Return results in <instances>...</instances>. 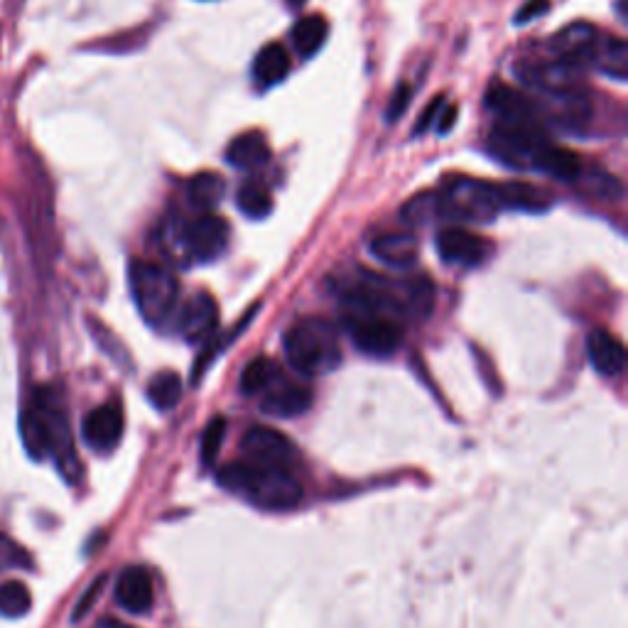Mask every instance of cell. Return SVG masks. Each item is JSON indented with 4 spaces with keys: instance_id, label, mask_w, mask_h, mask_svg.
Wrapping results in <instances>:
<instances>
[{
    "instance_id": "obj_1",
    "label": "cell",
    "mask_w": 628,
    "mask_h": 628,
    "mask_svg": "<svg viewBox=\"0 0 628 628\" xmlns=\"http://www.w3.org/2000/svg\"><path fill=\"white\" fill-rule=\"evenodd\" d=\"M20 437L35 462L52 459L67 479L77 476L79 459L74 452L69 415L62 395L54 388L45 386L32 393L30 403L20 415Z\"/></svg>"
},
{
    "instance_id": "obj_2",
    "label": "cell",
    "mask_w": 628,
    "mask_h": 628,
    "mask_svg": "<svg viewBox=\"0 0 628 628\" xmlns=\"http://www.w3.org/2000/svg\"><path fill=\"white\" fill-rule=\"evenodd\" d=\"M216 479L229 494L241 496L263 511H290L302 501L300 481L288 469L268 467L251 459L224 464Z\"/></svg>"
},
{
    "instance_id": "obj_3",
    "label": "cell",
    "mask_w": 628,
    "mask_h": 628,
    "mask_svg": "<svg viewBox=\"0 0 628 628\" xmlns=\"http://www.w3.org/2000/svg\"><path fill=\"white\" fill-rule=\"evenodd\" d=\"M288 364L302 376H324L341 364V346L334 324L327 319H305L285 334Z\"/></svg>"
},
{
    "instance_id": "obj_4",
    "label": "cell",
    "mask_w": 628,
    "mask_h": 628,
    "mask_svg": "<svg viewBox=\"0 0 628 628\" xmlns=\"http://www.w3.org/2000/svg\"><path fill=\"white\" fill-rule=\"evenodd\" d=\"M128 280H131L133 300L138 305V312L143 319L153 327L167 322L172 310L180 297V283L175 275L167 268L155 263L133 261L131 270H128Z\"/></svg>"
},
{
    "instance_id": "obj_5",
    "label": "cell",
    "mask_w": 628,
    "mask_h": 628,
    "mask_svg": "<svg viewBox=\"0 0 628 628\" xmlns=\"http://www.w3.org/2000/svg\"><path fill=\"white\" fill-rule=\"evenodd\" d=\"M437 194H440L445 219L484 224V221H494L501 211L498 184L474 180V177H452Z\"/></svg>"
},
{
    "instance_id": "obj_6",
    "label": "cell",
    "mask_w": 628,
    "mask_h": 628,
    "mask_svg": "<svg viewBox=\"0 0 628 628\" xmlns=\"http://www.w3.org/2000/svg\"><path fill=\"white\" fill-rule=\"evenodd\" d=\"M344 319L356 349L364 351L368 356H376V359H386V356L395 354L400 341H403L400 324L393 317H386V314L351 312L344 314Z\"/></svg>"
},
{
    "instance_id": "obj_7",
    "label": "cell",
    "mask_w": 628,
    "mask_h": 628,
    "mask_svg": "<svg viewBox=\"0 0 628 628\" xmlns=\"http://www.w3.org/2000/svg\"><path fill=\"white\" fill-rule=\"evenodd\" d=\"M229 238L231 231L226 219L216 214H202L184 226L180 243L189 261L211 263L224 256L226 248H229Z\"/></svg>"
},
{
    "instance_id": "obj_8",
    "label": "cell",
    "mask_w": 628,
    "mask_h": 628,
    "mask_svg": "<svg viewBox=\"0 0 628 628\" xmlns=\"http://www.w3.org/2000/svg\"><path fill=\"white\" fill-rule=\"evenodd\" d=\"M548 140L543 133L533 126H498L494 128L489 138V148L494 157H498L506 165L516 167V170H535V160L543 145Z\"/></svg>"
},
{
    "instance_id": "obj_9",
    "label": "cell",
    "mask_w": 628,
    "mask_h": 628,
    "mask_svg": "<svg viewBox=\"0 0 628 628\" xmlns=\"http://www.w3.org/2000/svg\"><path fill=\"white\" fill-rule=\"evenodd\" d=\"M243 454L246 459L258 464H268V467L278 469H292L297 459V449L283 432L273 430V427L256 425L243 435Z\"/></svg>"
},
{
    "instance_id": "obj_10",
    "label": "cell",
    "mask_w": 628,
    "mask_h": 628,
    "mask_svg": "<svg viewBox=\"0 0 628 628\" xmlns=\"http://www.w3.org/2000/svg\"><path fill=\"white\" fill-rule=\"evenodd\" d=\"M123 408L118 403H104L91 410L81 422V437L94 452L108 454L113 452L123 440Z\"/></svg>"
},
{
    "instance_id": "obj_11",
    "label": "cell",
    "mask_w": 628,
    "mask_h": 628,
    "mask_svg": "<svg viewBox=\"0 0 628 628\" xmlns=\"http://www.w3.org/2000/svg\"><path fill=\"white\" fill-rule=\"evenodd\" d=\"M219 327V307L207 290L189 297L177 314V334L189 344H202Z\"/></svg>"
},
{
    "instance_id": "obj_12",
    "label": "cell",
    "mask_w": 628,
    "mask_h": 628,
    "mask_svg": "<svg viewBox=\"0 0 628 628\" xmlns=\"http://www.w3.org/2000/svg\"><path fill=\"white\" fill-rule=\"evenodd\" d=\"M437 251L442 261L452 265H464V268H476L489 258L491 243L486 238L467 229L449 226L437 234Z\"/></svg>"
},
{
    "instance_id": "obj_13",
    "label": "cell",
    "mask_w": 628,
    "mask_h": 628,
    "mask_svg": "<svg viewBox=\"0 0 628 628\" xmlns=\"http://www.w3.org/2000/svg\"><path fill=\"white\" fill-rule=\"evenodd\" d=\"M261 395V410L270 418H300L312 405L310 388L292 383L288 378L280 376V373Z\"/></svg>"
},
{
    "instance_id": "obj_14",
    "label": "cell",
    "mask_w": 628,
    "mask_h": 628,
    "mask_svg": "<svg viewBox=\"0 0 628 628\" xmlns=\"http://www.w3.org/2000/svg\"><path fill=\"white\" fill-rule=\"evenodd\" d=\"M116 602L128 614H148L155 604V584L145 567H126L116 582Z\"/></svg>"
},
{
    "instance_id": "obj_15",
    "label": "cell",
    "mask_w": 628,
    "mask_h": 628,
    "mask_svg": "<svg viewBox=\"0 0 628 628\" xmlns=\"http://www.w3.org/2000/svg\"><path fill=\"white\" fill-rule=\"evenodd\" d=\"M486 106L489 111H494L501 118V126H533V104H530L528 96L523 91L511 89L508 84H496L489 86L486 91Z\"/></svg>"
},
{
    "instance_id": "obj_16",
    "label": "cell",
    "mask_w": 628,
    "mask_h": 628,
    "mask_svg": "<svg viewBox=\"0 0 628 628\" xmlns=\"http://www.w3.org/2000/svg\"><path fill=\"white\" fill-rule=\"evenodd\" d=\"M597 30L587 23H575L567 25L552 37L550 47L552 52L560 57V62L572 64V67H579V64L589 62V54H592L594 42H597Z\"/></svg>"
},
{
    "instance_id": "obj_17",
    "label": "cell",
    "mask_w": 628,
    "mask_h": 628,
    "mask_svg": "<svg viewBox=\"0 0 628 628\" xmlns=\"http://www.w3.org/2000/svg\"><path fill=\"white\" fill-rule=\"evenodd\" d=\"M587 356L592 361L594 371L602 376H619L626 366V349L614 334L604 332V329H594L587 337Z\"/></svg>"
},
{
    "instance_id": "obj_18",
    "label": "cell",
    "mask_w": 628,
    "mask_h": 628,
    "mask_svg": "<svg viewBox=\"0 0 628 628\" xmlns=\"http://www.w3.org/2000/svg\"><path fill=\"white\" fill-rule=\"evenodd\" d=\"M371 253L376 261L391 268H408L418 258V238L408 231H386L373 238Z\"/></svg>"
},
{
    "instance_id": "obj_19",
    "label": "cell",
    "mask_w": 628,
    "mask_h": 628,
    "mask_svg": "<svg viewBox=\"0 0 628 628\" xmlns=\"http://www.w3.org/2000/svg\"><path fill=\"white\" fill-rule=\"evenodd\" d=\"M498 199H501V209L523 211V214H543L552 207L550 192L525 182L498 184Z\"/></svg>"
},
{
    "instance_id": "obj_20",
    "label": "cell",
    "mask_w": 628,
    "mask_h": 628,
    "mask_svg": "<svg viewBox=\"0 0 628 628\" xmlns=\"http://www.w3.org/2000/svg\"><path fill=\"white\" fill-rule=\"evenodd\" d=\"M226 160H229V165L238 167V170H258V167H263L270 160L268 140H265L261 131H246L236 135L229 143V150H226Z\"/></svg>"
},
{
    "instance_id": "obj_21",
    "label": "cell",
    "mask_w": 628,
    "mask_h": 628,
    "mask_svg": "<svg viewBox=\"0 0 628 628\" xmlns=\"http://www.w3.org/2000/svg\"><path fill=\"white\" fill-rule=\"evenodd\" d=\"M535 170L545 172V175L555 177V180L575 182L582 177V162H579V157L572 150L545 143L543 150L538 153V160H535Z\"/></svg>"
},
{
    "instance_id": "obj_22",
    "label": "cell",
    "mask_w": 628,
    "mask_h": 628,
    "mask_svg": "<svg viewBox=\"0 0 628 628\" xmlns=\"http://www.w3.org/2000/svg\"><path fill=\"white\" fill-rule=\"evenodd\" d=\"M589 62L597 64V67L609 74V77L626 81L628 45L624 40H619V37H597L592 54H589Z\"/></svg>"
},
{
    "instance_id": "obj_23",
    "label": "cell",
    "mask_w": 628,
    "mask_h": 628,
    "mask_svg": "<svg viewBox=\"0 0 628 628\" xmlns=\"http://www.w3.org/2000/svg\"><path fill=\"white\" fill-rule=\"evenodd\" d=\"M290 74V54L278 42L265 45L258 57L253 59V77L261 86L280 84Z\"/></svg>"
},
{
    "instance_id": "obj_24",
    "label": "cell",
    "mask_w": 628,
    "mask_h": 628,
    "mask_svg": "<svg viewBox=\"0 0 628 628\" xmlns=\"http://www.w3.org/2000/svg\"><path fill=\"white\" fill-rule=\"evenodd\" d=\"M290 37L300 57L305 59L314 57V54L322 50L324 42H327L329 37L327 18H324V15H305V18H300L292 25Z\"/></svg>"
},
{
    "instance_id": "obj_25",
    "label": "cell",
    "mask_w": 628,
    "mask_h": 628,
    "mask_svg": "<svg viewBox=\"0 0 628 628\" xmlns=\"http://www.w3.org/2000/svg\"><path fill=\"white\" fill-rule=\"evenodd\" d=\"M224 189L226 184L216 172H199L197 177H192L187 187L189 204L197 211H202V214H211L224 199Z\"/></svg>"
},
{
    "instance_id": "obj_26",
    "label": "cell",
    "mask_w": 628,
    "mask_h": 628,
    "mask_svg": "<svg viewBox=\"0 0 628 628\" xmlns=\"http://www.w3.org/2000/svg\"><path fill=\"white\" fill-rule=\"evenodd\" d=\"M182 398V378L175 371H160L157 376L150 378L148 383V400L153 403V408L167 410L175 408Z\"/></svg>"
},
{
    "instance_id": "obj_27",
    "label": "cell",
    "mask_w": 628,
    "mask_h": 628,
    "mask_svg": "<svg viewBox=\"0 0 628 628\" xmlns=\"http://www.w3.org/2000/svg\"><path fill=\"white\" fill-rule=\"evenodd\" d=\"M278 373V366L273 361L265 359V356H258V359L248 361L246 368H243L238 388H241L243 395H261L278 378Z\"/></svg>"
},
{
    "instance_id": "obj_28",
    "label": "cell",
    "mask_w": 628,
    "mask_h": 628,
    "mask_svg": "<svg viewBox=\"0 0 628 628\" xmlns=\"http://www.w3.org/2000/svg\"><path fill=\"white\" fill-rule=\"evenodd\" d=\"M236 202H238V209L243 211V216H248V219H253V221H261L265 219V216H270V211H273V197H270V192L263 187V184H256V182L243 184L236 194Z\"/></svg>"
},
{
    "instance_id": "obj_29",
    "label": "cell",
    "mask_w": 628,
    "mask_h": 628,
    "mask_svg": "<svg viewBox=\"0 0 628 628\" xmlns=\"http://www.w3.org/2000/svg\"><path fill=\"white\" fill-rule=\"evenodd\" d=\"M403 219L410 226H427L437 219H445L442 216V204L440 194L437 192H422L418 197L410 199L403 207Z\"/></svg>"
},
{
    "instance_id": "obj_30",
    "label": "cell",
    "mask_w": 628,
    "mask_h": 628,
    "mask_svg": "<svg viewBox=\"0 0 628 628\" xmlns=\"http://www.w3.org/2000/svg\"><path fill=\"white\" fill-rule=\"evenodd\" d=\"M30 606V589L23 582L0 584V616H5V619H23L30 611Z\"/></svg>"
},
{
    "instance_id": "obj_31",
    "label": "cell",
    "mask_w": 628,
    "mask_h": 628,
    "mask_svg": "<svg viewBox=\"0 0 628 628\" xmlns=\"http://www.w3.org/2000/svg\"><path fill=\"white\" fill-rule=\"evenodd\" d=\"M224 437H226V420L214 418L209 422L207 430H204V435H202V462L204 464L216 462L221 447H224Z\"/></svg>"
},
{
    "instance_id": "obj_32",
    "label": "cell",
    "mask_w": 628,
    "mask_h": 628,
    "mask_svg": "<svg viewBox=\"0 0 628 628\" xmlns=\"http://www.w3.org/2000/svg\"><path fill=\"white\" fill-rule=\"evenodd\" d=\"M587 184H589V189L602 199H619L621 192H624V189H621V182L616 180V177L606 175V172H597V175H592L587 180Z\"/></svg>"
},
{
    "instance_id": "obj_33",
    "label": "cell",
    "mask_w": 628,
    "mask_h": 628,
    "mask_svg": "<svg viewBox=\"0 0 628 628\" xmlns=\"http://www.w3.org/2000/svg\"><path fill=\"white\" fill-rule=\"evenodd\" d=\"M27 565H30V560H27L25 552L20 550L13 540L0 535V572L13 570V567H27Z\"/></svg>"
},
{
    "instance_id": "obj_34",
    "label": "cell",
    "mask_w": 628,
    "mask_h": 628,
    "mask_svg": "<svg viewBox=\"0 0 628 628\" xmlns=\"http://www.w3.org/2000/svg\"><path fill=\"white\" fill-rule=\"evenodd\" d=\"M410 99H413V91H410V86H408V84H400L398 89H395L391 104H388L386 121H388V123L398 121V118L405 113V108L410 106Z\"/></svg>"
},
{
    "instance_id": "obj_35",
    "label": "cell",
    "mask_w": 628,
    "mask_h": 628,
    "mask_svg": "<svg viewBox=\"0 0 628 628\" xmlns=\"http://www.w3.org/2000/svg\"><path fill=\"white\" fill-rule=\"evenodd\" d=\"M104 582H106V577H99L94 584H91L89 589H86V594H84V597H81V602L77 604V609H74L72 621H81L86 614H89L91 606H94V602H96V597H99V594H101V587H104Z\"/></svg>"
},
{
    "instance_id": "obj_36",
    "label": "cell",
    "mask_w": 628,
    "mask_h": 628,
    "mask_svg": "<svg viewBox=\"0 0 628 628\" xmlns=\"http://www.w3.org/2000/svg\"><path fill=\"white\" fill-rule=\"evenodd\" d=\"M550 10V0H528V3L521 5L516 15V25H525L530 20H538L540 15H545Z\"/></svg>"
},
{
    "instance_id": "obj_37",
    "label": "cell",
    "mask_w": 628,
    "mask_h": 628,
    "mask_svg": "<svg viewBox=\"0 0 628 628\" xmlns=\"http://www.w3.org/2000/svg\"><path fill=\"white\" fill-rule=\"evenodd\" d=\"M445 106V96H435V99L427 104L425 111H422L420 121H418V128H415V135H422L425 131H430L432 128V121H435L437 116H440V108Z\"/></svg>"
},
{
    "instance_id": "obj_38",
    "label": "cell",
    "mask_w": 628,
    "mask_h": 628,
    "mask_svg": "<svg viewBox=\"0 0 628 628\" xmlns=\"http://www.w3.org/2000/svg\"><path fill=\"white\" fill-rule=\"evenodd\" d=\"M454 123H457V106H442L440 116H437V131L445 135L452 131Z\"/></svg>"
},
{
    "instance_id": "obj_39",
    "label": "cell",
    "mask_w": 628,
    "mask_h": 628,
    "mask_svg": "<svg viewBox=\"0 0 628 628\" xmlns=\"http://www.w3.org/2000/svg\"><path fill=\"white\" fill-rule=\"evenodd\" d=\"M94 628H133V626L123 624V621H118V619H101Z\"/></svg>"
},
{
    "instance_id": "obj_40",
    "label": "cell",
    "mask_w": 628,
    "mask_h": 628,
    "mask_svg": "<svg viewBox=\"0 0 628 628\" xmlns=\"http://www.w3.org/2000/svg\"><path fill=\"white\" fill-rule=\"evenodd\" d=\"M285 3H288V8H290V10H300L302 5L307 3V0H285Z\"/></svg>"
}]
</instances>
